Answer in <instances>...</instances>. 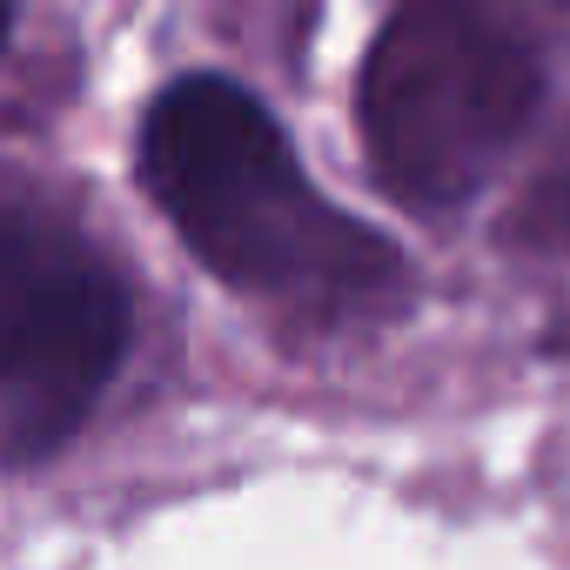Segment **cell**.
I'll use <instances>...</instances> for the list:
<instances>
[{
    "instance_id": "3",
    "label": "cell",
    "mask_w": 570,
    "mask_h": 570,
    "mask_svg": "<svg viewBox=\"0 0 570 570\" xmlns=\"http://www.w3.org/2000/svg\"><path fill=\"white\" fill-rule=\"evenodd\" d=\"M121 275L55 215L0 208V450L41 456L81 430L128 356Z\"/></svg>"
},
{
    "instance_id": "4",
    "label": "cell",
    "mask_w": 570,
    "mask_h": 570,
    "mask_svg": "<svg viewBox=\"0 0 570 570\" xmlns=\"http://www.w3.org/2000/svg\"><path fill=\"white\" fill-rule=\"evenodd\" d=\"M510 228H517L530 248H557V255H570V121H563L550 161L530 175V188H523Z\"/></svg>"
},
{
    "instance_id": "5",
    "label": "cell",
    "mask_w": 570,
    "mask_h": 570,
    "mask_svg": "<svg viewBox=\"0 0 570 570\" xmlns=\"http://www.w3.org/2000/svg\"><path fill=\"white\" fill-rule=\"evenodd\" d=\"M8 28H14V0H0V48H8Z\"/></svg>"
},
{
    "instance_id": "1",
    "label": "cell",
    "mask_w": 570,
    "mask_h": 570,
    "mask_svg": "<svg viewBox=\"0 0 570 570\" xmlns=\"http://www.w3.org/2000/svg\"><path fill=\"white\" fill-rule=\"evenodd\" d=\"M141 181L181 242L255 296H370L396 275L376 228L330 208L282 121L228 75H188L141 121Z\"/></svg>"
},
{
    "instance_id": "2",
    "label": "cell",
    "mask_w": 570,
    "mask_h": 570,
    "mask_svg": "<svg viewBox=\"0 0 570 570\" xmlns=\"http://www.w3.org/2000/svg\"><path fill=\"white\" fill-rule=\"evenodd\" d=\"M543 61L497 0H403L363 61V141L376 181L416 208H463L523 141Z\"/></svg>"
}]
</instances>
